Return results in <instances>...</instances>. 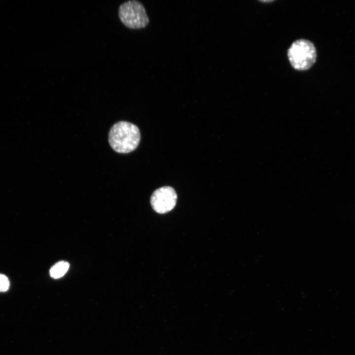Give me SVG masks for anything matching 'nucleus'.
<instances>
[{
    "label": "nucleus",
    "instance_id": "1",
    "mask_svg": "<svg viewBox=\"0 0 355 355\" xmlns=\"http://www.w3.org/2000/svg\"><path fill=\"white\" fill-rule=\"evenodd\" d=\"M141 135L138 127L127 121L115 123L108 133V142L116 152L127 153L134 150L138 146Z\"/></svg>",
    "mask_w": 355,
    "mask_h": 355
},
{
    "label": "nucleus",
    "instance_id": "2",
    "mask_svg": "<svg viewBox=\"0 0 355 355\" xmlns=\"http://www.w3.org/2000/svg\"><path fill=\"white\" fill-rule=\"evenodd\" d=\"M316 48L311 41L299 39L294 41L287 50V57L294 69L304 71L310 69L317 60Z\"/></svg>",
    "mask_w": 355,
    "mask_h": 355
},
{
    "label": "nucleus",
    "instance_id": "7",
    "mask_svg": "<svg viewBox=\"0 0 355 355\" xmlns=\"http://www.w3.org/2000/svg\"><path fill=\"white\" fill-rule=\"evenodd\" d=\"M261 1L264 2H272V1H273V0H272H272H261Z\"/></svg>",
    "mask_w": 355,
    "mask_h": 355
},
{
    "label": "nucleus",
    "instance_id": "4",
    "mask_svg": "<svg viewBox=\"0 0 355 355\" xmlns=\"http://www.w3.org/2000/svg\"><path fill=\"white\" fill-rule=\"evenodd\" d=\"M177 200V195L174 189L166 186L153 192L150 197V204L156 213H165L174 209Z\"/></svg>",
    "mask_w": 355,
    "mask_h": 355
},
{
    "label": "nucleus",
    "instance_id": "3",
    "mask_svg": "<svg viewBox=\"0 0 355 355\" xmlns=\"http://www.w3.org/2000/svg\"><path fill=\"white\" fill-rule=\"evenodd\" d=\"M118 17L122 24L130 29L144 28L149 22L143 4L136 0L121 4L118 8Z\"/></svg>",
    "mask_w": 355,
    "mask_h": 355
},
{
    "label": "nucleus",
    "instance_id": "6",
    "mask_svg": "<svg viewBox=\"0 0 355 355\" xmlns=\"http://www.w3.org/2000/svg\"><path fill=\"white\" fill-rule=\"evenodd\" d=\"M9 286V282L8 278L5 275L0 274V291H7Z\"/></svg>",
    "mask_w": 355,
    "mask_h": 355
},
{
    "label": "nucleus",
    "instance_id": "5",
    "mask_svg": "<svg viewBox=\"0 0 355 355\" xmlns=\"http://www.w3.org/2000/svg\"><path fill=\"white\" fill-rule=\"evenodd\" d=\"M69 263L61 261L56 263L50 270V276L54 279H58L63 277L69 268Z\"/></svg>",
    "mask_w": 355,
    "mask_h": 355
}]
</instances>
